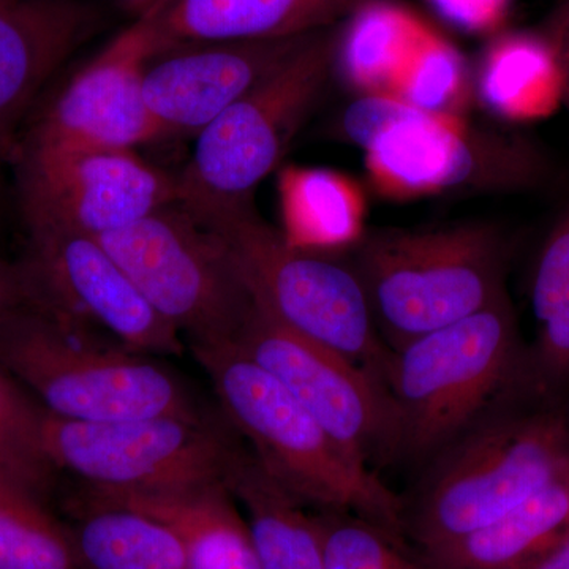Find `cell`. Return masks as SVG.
Listing matches in <instances>:
<instances>
[{"label": "cell", "mask_w": 569, "mask_h": 569, "mask_svg": "<svg viewBox=\"0 0 569 569\" xmlns=\"http://www.w3.org/2000/svg\"><path fill=\"white\" fill-rule=\"evenodd\" d=\"M419 468L402 498L408 541L427 550L473 533L569 471V396L516 392Z\"/></svg>", "instance_id": "cell-1"}, {"label": "cell", "mask_w": 569, "mask_h": 569, "mask_svg": "<svg viewBox=\"0 0 569 569\" xmlns=\"http://www.w3.org/2000/svg\"><path fill=\"white\" fill-rule=\"evenodd\" d=\"M381 387L392 463L417 467L509 396L538 388L508 291L473 316L389 348Z\"/></svg>", "instance_id": "cell-2"}, {"label": "cell", "mask_w": 569, "mask_h": 569, "mask_svg": "<svg viewBox=\"0 0 569 569\" xmlns=\"http://www.w3.org/2000/svg\"><path fill=\"white\" fill-rule=\"evenodd\" d=\"M223 418L307 508L348 512L403 535V500L329 436L274 376L234 342L192 347Z\"/></svg>", "instance_id": "cell-3"}, {"label": "cell", "mask_w": 569, "mask_h": 569, "mask_svg": "<svg viewBox=\"0 0 569 569\" xmlns=\"http://www.w3.org/2000/svg\"><path fill=\"white\" fill-rule=\"evenodd\" d=\"M0 367L51 417L78 422L206 417L153 356L33 305L0 316Z\"/></svg>", "instance_id": "cell-4"}, {"label": "cell", "mask_w": 569, "mask_h": 569, "mask_svg": "<svg viewBox=\"0 0 569 569\" xmlns=\"http://www.w3.org/2000/svg\"><path fill=\"white\" fill-rule=\"evenodd\" d=\"M391 350L479 312L507 293L511 246L500 228L365 231L346 253Z\"/></svg>", "instance_id": "cell-5"}, {"label": "cell", "mask_w": 569, "mask_h": 569, "mask_svg": "<svg viewBox=\"0 0 569 569\" xmlns=\"http://www.w3.org/2000/svg\"><path fill=\"white\" fill-rule=\"evenodd\" d=\"M340 26L316 33L283 66L197 134L192 159L176 176V203L206 227L253 203L254 190L323 96L339 51Z\"/></svg>", "instance_id": "cell-6"}, {"label": "cell", "mask_w": 569, "mask_h": 569, "mask_svg": "<svg viewBox=\"0 0 569 569\" xmlns=\"http://www.w3.org/2000/svg\"><path fill=\"white\" fill-rule=\"evenodd\" d=\"M203 228L222 239L254 301L269 316L296 335L350 359L381 387L389 347L346 254L290 244L254 204Z\"/></svg>", "instance_id": "cell-7"}, {"label": "cell", "mask_w": 569, "mask_h": 569, "mask_svg": "<svg viewBox=\"0 0 569 569\" xmlns=\"http://www.w3.org/2000/svg\"><path fill=\"white\" fill-rule=\"evenodd\" d=\"M342 127L365 148L378 186L391 193L533 189L548 176L545 157L529 142L471 132L403 100H359Z\"/></svg>", "instance_id": "cell-8"}, {"label": "cell", "mask_w": 569, "mask_h": 569, "mask_svg": "<svg viewBox=\"0 0 569 569\" xmlns=\"http://www.w3.org/2000/svg\"><path fill=\"white\" fill-rule=\"evenodd\" d=\"M97 239L190 348L234 342L253 307L249 284L222 239L176 201Z\"/></svg>", "instance_id": "cell-9"}, {"label": "cell", "mask_w": 569, "mask_h": 569, "mask_svg": "<svg viewBox=\"0 0 569 569\" xmlns=\"http://www.w3.org/2000/svg\"><path fill=\"white\" fill-rule=\"evenodd\" d=\"M44 455L56 473L80 479L84 493L153 492L224 482L241 437L209 417L78 422L44 411Z\"/></svg>", "instance_id": "cell-10"}, {"label": "cell", "mask_w": 569, "mask_h": 569, "mask_svg": "<svg viewBox=\"0 0 569 569\" xmlns=\"http://www.w3.org/2000/svg\"><path fill=\"white\" fill-rule=\"evenodd\" d=\"M11 164L26 228L99 238L174 203L176 176L134 149L17 148Z\"/></svg>", "instance_id": "cell-11"}, {"label": "cell", "mask_w": 569, "mask_h": 569, "mask_svg": "<svg viewBox=\"0 0 569 569\" xmlns=\"http://www.w3.org/2000/svg\"><path fill=\"white\" fill-rule=\"evenodd\" d=\"M20 264L29 305L92 329L134 353L181 355L182 336L92 236L26 228Z\"/></svg>", "instance_id": "cell-12"}, {"label": "cell", "mask_w": 569, "mask_h": 569, "mask_svg": "<svg viewBox=\"0 0 569 569\" xmlns=\"http://www.w3.org/2000/svg\"><path fill=\"white\" fill-rule=\"evenodd\" d=\"M234 343L274 376L348 455L372 470L391 466L387 395L365 369L284 328L254 299Z\"/></svg>", "instance_id": "cell-13"}, {"label": "cell", "mask_w": 569, "mask_h": 569, "mask_svg": "<svg viewBox=\"0 0 569 569\" xmlns=\"http://www.w3.org/2000/svg\"><path fill=\"white\" fill-rule=\"evenodd\" d=\"M163 3L152 0L130 28L82 67L20 134L17 148L134 149L160 140L142 97V77L153 56Z\"/></svg>", "instance_id": "cell-14"}, {"label": "cell", "mask_w": 569, "mask_h": 569, "mask_svg": "<svg viewBox=\"0 0 569 569\" xmlns=\"http://www.w3.org/2000/svg\"><path fill=\"white\" fill-rule=\"evenodd\" d=\"M316 33L290 39L186 44L153 56L142 77V97L160 140L200 133L258 82L293 58Z\"/></svg>", "instance_id": "cell-15"}, {"label": "cell", "mask_w": 569, "mask_h": 569, "mask_svg": "<svg viewBox=\"0 0 569 569\" xmlns=\"http://www.w3.org/2000/svg\"><path fill=\"white\" fill-rule=\"evenodd\" d=\"M99 22L84 0H0V171L41 89Z\"/></svg>", "instance_id": "cell-16"}, {"label": "cell", "mask_w": 569, "mask_h": 569, "mask_svg": "<svg viewBox=\"0 0 569 569\" xmlns=\"http://www.w3.org/2000/svg\"><path fill=\"white\" fill-rule=\"evenodd\" d=\"M359 0H164L153 56L223 41L290 39L342 24ZM152 56V58H153Z\"/></svg>", "instance_id": "cell-17"}, {"label": "cell", "mask_w": 569, "mask_h": 569, "mask_svg": "<svg viewBox=\"0 0 569 569\" xmlns=\"http://www.w3.org/2000/svg\"><path fill=\"white\" fill-rule=\"evenodd\" d=\"M162 520L186 548L190 569H261L244 512L222 481L134 493H84Z\"/></svg>", "instance_id": "cell-18"}, {"label": "cell", "mask_w": 569, "mask_h": 569, "mask_svg": "<svg viewBox=\"0 0 569 569\" xmlns=\"http://www.w3.org/2000/svg\"><path fill=\"white\" fill-rule=\"evenodd\" d=\"M224 485L244 511L261 569H326L317 512L272 478L247 445L236 451Z\"/></svg>", "instance_id": "cell-19"}, {"label": "cell", "mask_w": 569, "mask_h": 569, "mask_svg": "<svg viewBox=\"0 0 569 569\" xmlns=\"http://www.w3.org/2000/svg\"><path fill=\"white\" fill-rule=\"evenodd\" d=\"M569 531V471L473 533L421 550L433 569H522Z\"/></svg>", "instance_id": "cell-20"}, {"label": "cell", "mask_w": 569, "mask_h": 569, "mask_svg": "<svg viewBox=\"0 0 569 569\" xmlns=\"http://www.w3.org/2000/svg\"><path fill=\"white\" fill-rule=\"evenodd\" d=\"M70 527L81 569H190L186 548L171 527L121 505H78Z\"/></svg>", "instance_id": "cell-21"}, {"label": "cell", "mask_w": 569, "mask_h": 569, "mask_svg": "<svg viewBox=\"0 0 569 569\" xmlns=\"http://www.w3.org/2000/svg\"><path fill=\"white\" fill-rule=\"evenodd\" d=\"M531 369L546 395L569 396V203L550 224L530 279Z\"/></svg>", "instance_id": "cell-22"}, {"label": "cell", "mask_w": 569, "mask_h": 569, "mask_svg": "<svg viewBox=\"0 0 569 569\" xmlns=\"http://www.w3.org/2000/svg\"><path fill=\"white\" fill-rule=\"evenodd\" d=\"M0 569H81L70 527L44 493L0 470Z\"/></svg>", "instance_id": "cell-23"}, {"label": "cell", "mask_w": 569, "mask_h": 569, "mask_svg": "<svg viewBox=\"0 0 569 569\" xmlns=\"http://www.w3.org/2000/svg\"><path fill=\"white\" fill-rule=\"evenodd\" d=\"M316 512L326 569H433L403 535L348 512Z\"/></svg>", "instance_id": "cell-24"}, {"label": "cell", "mask_w": 569, "mask_h": 569, "mask_svg": "<svg viewBox=\"0 0 569 569\" xmlns=\"http://www.w3.org/2000/svg\"><path fill=\"white\" fill-rule=\"evenodd\" d=\"M44 410L0 367V470L47 493L56 470L44 455Z\"/></svg>", "instance_id": "cell-25"}, {"label": "cell", "mask_w": 569, "mask_h": 569, "mask_svg": "<svg viewBox=\"0 0 569 569\" xmlns=\"http://www.w3.org/2000/svg\"><path fill=\"white\" fill-rule=\"evenodd\" d=\"M550 50L556 56L561 78V102L569 108V0L560 7L548 29Z\"/></svg>", "instance_id": "cell-26"}, {"label": "cell", "mask_w": 569, "mask_h": 569, "mask_svg": "<svg viewBox=\"0 0 569 569\" xmlns=\"http://www.w3.org/2000/svg\"><path fill=\"white\" fill-rule=\"evenodd\" d=\"M21 305H29V293L20 264L0 254V316Z\"/></svg>", "instance_id": "cell-27"}, {"label": "cell", "mask_w": 569, "mask_h": 569, "mask_svg": "<svg viewBox=\"0 0 569 569\" xmlns=\"http://www.w3.org/2000/svg\"><path fill=\"white\" fill-rule=\"evenodd\" d=\"M522 569H569V531L553 548Z\"/></svg>", "instance_id": "cell-28"}]
</instances>
